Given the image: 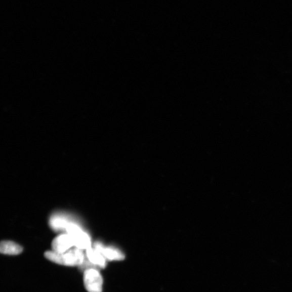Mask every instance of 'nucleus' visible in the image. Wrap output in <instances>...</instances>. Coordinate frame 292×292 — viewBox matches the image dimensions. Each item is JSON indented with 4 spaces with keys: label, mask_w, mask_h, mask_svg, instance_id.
I'll return each mask as SVG.
<instances>
[{
    "label": "nucleus",
    "mask_w": 292,
    "mask_h": 292,
    "mask_svg": "<svg viewBox=\"0 0 292 292\" xmlns=\"http://www.w3.org/2000/svg\"><path fill=\"white\" fill-rule=\"evenodd\" d=\"M45 256L54 263L67 266H81L85 259L82 250L76 247L62 254L53 251H47Z\"/></svg>",
    "instance_id": "1"
},
{
    "label": "nucleus",
    "mask_w": 292,
    "mask_h": 292,
    "mask_svg": "<svg viewBox=\"0 0 292 292\" xmlns=\"http://www.w3.org/2000/svg\"><path fill=\"white\" fill-rule=\"evenodd\" d=\"M66 230L67 234L73 239L76 247L81 250H87L92 247L90 236L78 226L74 224H69L66 227Z\"/></svg>",
    "instance_id": "2"
},
{
    "label": "nucleus",
    "mask_w": 292,
    "mask_h": 292,
    "mask_svg": "<svg viewBox=\"0 0 292 292\" xmlns=\"http://www.w3.org/2000/svg\"><path fill=\"white\" fill-rule=\"evenodd\" d=\"M84 282L85 288L89 292H102L103 278L96 268H88L85 270Z\"/></svg>",
    "instance_id": "3"
},
{
    "label": "nucleus",
    "mask_w": 292,
    "mask_h": 292,
    "mask_svg": "<svg viewBox=\"0 0 292 292\" xmlns=\"http://www.w3.org/2000/svg\"><path fill=\"white\" fill-rule=\"evenodd\" d=\"M93 247L99 251L109 261H121L125 258L123 253L114 246L106 247L101 242H96L94 243Z\"/></svg>",
    "instance_id": "4"
},
{
    "label": "nucleus",
    "mask_w": 292,
    "mask_h": 292,
    "mask_svg": "<svg viewBox=\"0 0 292 292\" xmlns=\"http://www.w3.org/2000/svg\"><path fill=\"white\" fill-rule=\"evenodd\" d=\"M74 245L73 239L68 234H62L55 238L52 244L53 251L62 254L64 253Z\"/></svg>",
    "instance_id": "5"
},
{
    "label": "nucleus",
    "mask_w": 292,
    "mask_h": 292,
    "mask_svg": "<svg viewBox=\"0 0 292 292\" xmlns=\"http://www.w3.org/2000/svg\"><path fill=\"white\" fill-rule=\"evenodd\" d=\"M86 256L93 266L101 268L106 267L107 265L106 259L94 247H91L86 250Z\"/></svg>",
    "instance_id": "6"
},
{
    "label": "nucleus",
    "mask_w": 292,
    "mask_h": 292,
    "mask_svg": "<svg viewBox=\"0 0 292 292\" xmlns=\"http://www.w3.org/2000/svg\"><path fill=\"white\" fill-rule=\"evenodd\" d=\"M23 248L19 244L11 241H3L0 246L2 254L15 256L21 254Z\"/></svg>",
    "instance_id": "7"
}]
</instances>
